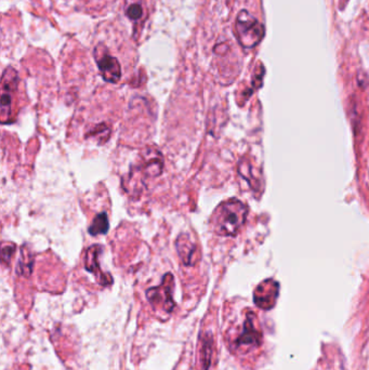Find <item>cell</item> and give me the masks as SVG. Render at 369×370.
I'll return each instance as SVG.
<instances>
[{
  "label": "cell",
  "instance_id": "13",
  "mask_svg": "<svg viewBox=\"0 0 369 370\" xmlns=\"http://www.w3.org/2000/svg\"><path fill=\"white\" fill-rule=\"evenodd\" d=\"M24 248H22V255H21L20 262H19L18 273L20 275L28 276L31 274L32 268H33V259H32L31 253H24Z\"/></svg>",
  "mask_w": 369,
  "mask_h": 370
},
{
  "label": "cell",
  "instance_id": "6",
  "mask_svg": "<svg viewBox=\"0 0 369 370\" xmlns=\"http://www.w3.org/2000/svg\"><path fill=\"white\" fill-rule=\"evenodd\" d=\"M280 292V285L274 279H267L258 285L254 292V301L260 309L271 310L274 308Z\"/></svg>",
  "mask_w": 369,
  "mask_h": 370
},
{
  "label": "cell",
  "instance_id": "10",
  "mask_svg": "<svg viewBox=\"0 0 369 370\" xmlns=\"http://www.w3.org/2000/svg\"><path fill=\"white\" fill-rule=\"evenodd\" d=\"M212 334H201L199 339V354H197V370H208L212 356Z\"/></svg>",
  "mask_w": 369,
  "mask_h": 370
},
{
  "label": "cell",
  "instance_id": "5",
  "mask_svg": "<svg viewBox=\"0 0 369 370\" xmlns=\"http://www.w3.org/2000/svg\"><path fill=\"white\" fill-rule=\"evenodd\" d=\"M19 76L16 69L9 67L5 69L1 78V122L3 124L9 122L12 105V93L18 88Z\"/></svg>",
  "mask_w": 369,
  "mask_h": 370
},
{
  "label": "cell",
  "instance_id": "9",
  "mask_svg": "<svg viewBox=\"0 0 369 370\" xmlns=\"http://www.w3.org/2000/svg\"><path fill=\"white\" fill-rule=\"evenodd\" d=\"M177 251L184 266H193L197 258V248L188 234H181L176 242Z\"/></svg>",
  "mask_w": 369,
  "mask_h": 370
},
{
  "label": "cell",
  "instance_id": "14",
  "mask_svg": "<svg viewBox=\"0 0 369 370\" xmlns=\"http://www.w3.org/2000/svg\"><path fill=\"white\" fill-rule=\"evenodd\" d=\"M16 251V246L14 244L3 243V248H1V258H3V262L5 264H9L12 258L13 253Z\"/></svg>",
  "mask_w": 369,
  "mask_h": 370
},
{
  "label": "cell",
  "instance_id": "3",
  "mask_svg": "<svg viewBox=\"0 0 369 370\" xmlns=\"http://www.w3.org/2000/svg\"><path fill=\"white\" fill-rule=\"evenodd\" d=\"M175 287V279L170 273L166 274L163 281L158 287L148 289L146 297L154 309L163 310L166 313H171L176 307L172 299V289Z\"/></svg>",
  "mask_w": 369,
  "mask_h": 370
},
{
  "label": "cell",
  "instance_id": "4",
  "mask_svg": "<svg viewBox=\"0 0 369 370\" xmlns=\"http://www.w3.org/2000/svg\"><path fill=\"white\" fill-rule=\"evenodd\" d=\"M95 59L99 67L100 74L105 82L116 84L122 77V67L115 56H111L104 44H99L95 48Z\"/></svg>",
  "mask_w": 369,
  "mask_h": 370
},
{
  "label": "cell",
  "instance_id": "8",
  "mask_svg": "<svg viewBox=\"0 0 369 370\" xmlns=\"http://www.w3.org/2000/svg\"><path fill=\"white\" fill-rule=\"evenodd\" d=\"M255 317V314L251 312H249L246 316L242 334L236 340L237 347H255L261 343L262 336H261V332L256 328Z\"/></svg>",
  "mask_w": 369,
  "mask_h": 370
},
{
  "label": "cell",
  "instance_id": "11",
  "mask_svg": "<svg viewBox=\"0 0 369 370\" xmlns=\"http://www.w3.org/2000/svg\"><path fill=\"white\" fill-rule=\"evenodd\" d=\"M110 229V222H109V217L107 212H101L99 215L96 216L95 219L92 221L91 225L89 227V234L92 236L97 235L107 234Z\"/></svg>",
  "mask_w": 369,
  "mask_h": 370
},
{
  "label": "cell",
  "instance_id": "2",
  "mask_svg": "<svg viewBox=\"0 0 369 370\" xmlns=\"http://www.w3.org/2000/svg\"><path fill=\"white\" fill-rule=\"evenodd\" d=\"M265 35L263 24L260 23L247 10H242L237 14L235 36L243 48H255L265 38Z\"/></svg>",
  "mask_w": 369,
  "mask_h": 370
},
{
  "label": "cell",
  "instance_id": "7",
  "mask_svg": "<svg viewBox=\"0 0 369 370\" xmlns=\"http://www.w3.org/2000/svg\"><path fill=\"white\" fill-rule=\"evenodd\" d=\"M103 248L101 245H92L88 248L85 255V268L90 273L96 274L98 283L101 286H110L113 283L112 276L109 273L101 271L99 264V257L102 253Z\"/></svg>",
  "mask_w": 369,
  "mask_h": 370
},
{
  "label": "cell",
  "instance_id": "1",
  "mask_svg": "<svg viewBox=\"0 0 369 370\" xmlns=\"http://www.w3.org/2000/svg\"><path fill=\"white\" fill-rule=\"evenodd\" d=\"M248 208L238 199L232 198L216 208L210 224L220 236H235L247 219Z\"/></svg>",
  "mask_w": 369,
  "mask_h": 370
},
{
  "label": "cell",
  "instance_id": "12",
  "mask_svg": "<svg viewBox=\"0 0 369 370\" xmlns=\"http://www.w3.org/2000/svg\"><path fill=\"white\" fill-rule=\"evenodd\" d=\"M125 13L130 21L139 22L144 16L142 0H126Z\"/></svg>",
  "mask_w": 369,
  "mask_h": 370
}]
</instances>
